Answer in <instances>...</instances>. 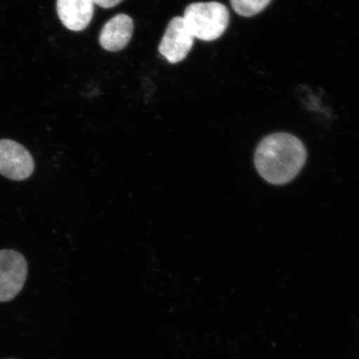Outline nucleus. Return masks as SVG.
Segmentation results:
<instances>
[{"mask_svg":"<svg viewBox=\"0 0 359 359\" xmlns=\"http://www.w3.org/2000/svg\"><path fill=\"white\" fill-rule=\"evenodd\" d=\"M271 0H231L233 10L243 17H252L258 15L266 8Z\"/></svg>","mask_w":359,"mask_h":359,"instance_id":"obj_8","label":"nucleus"},{"mask_svg":"<svg viewBox=\"0 0 359 359\" xmlns=\"http://www.w3.org/2000/svg\"><path fill=\"white\" fill-rule=\"evenodd\" d=\"M184 22L195 39L213 41L222 37L230 22L228 8L219 2H198L186 8Z\"/></svg>","mask_w":359,"mask_h":359,"instance_id":"obj_2","label":"nucleus"},{"mask_svg":"<svg viewBox=\"0 0 359 359\" xmlns=\"http://www.w3.org/2000/svg\"><path fill=\"white\" fill-rule=\"evenodd\" d=\"M133 30L132 18L125 13H118L103 26L100 38L101 46L109 52L122 50L131 40Z\"/></svg>","mask_w":359,"mask_h":359,"instance_id":"obj_6","label":"nucleus"},{"mask_svg":"<svg viewBox=\"0 0 359 359\" xmlns=\"http://www.w3.org/2000/svg\"><path fill=\"white\" fill-rule=\"evenodd\" d=\"M123 0H93L94 4L103 8H110L118 6Z\"/></svg>","mask_w":359,"mask_h":359,"instance_id":"obj_9","label":"nucleus"},{"mask_svg":"<svg viewBox=\"0 0 359 359\" xmlns=\"http://www.w3.org/2000/svg\"><path fill=\"white\" fill-rule=\"evenodd\" d=\"M94 6L93 0H57V15L67 29L78 32L89 25Z\"/></svg>","mask_w":359,"mask_h":359,"instance_id":"obj_7","label":"nucleus"},{"mask_svg":"<svg viewBox=\"0 0 359 359\" xmlns=\"http://www.w3.org/2000/svg\"><path fill=\"white\" fill-rule=\"evenodd\" d=\"M304 143L290 133H276L262 139L255 150V165L266 182L280 186L297 177L306 163Z\"/></svg>","mask_w":359,"mask_h":359,"instance_id":"obj_1","label":"nucleus"},{"mask_svg":"<svg viewBox=\"0 0 359 359\" xmlns=\"http://www.w3.org/2000/svg\"><path fill=\"white\" fill-rule=\"evenodd\" d=\"M28 275L22 255L13 250H0V302H11L22 290Z\"/></svg>","mask_w":359,"mask_h":359,"instance_id":"obj_3","label":"nucleus"},{"mask_svg":"<svg viewBox=\"0 0 359 359\" xmlns=\"http://www.w3.org/2000/svg\"><path fill=\"white\" fill-rule=\"evenodd\" d=\"M34 170L33 157L24 146L10 139L0 140V174L13 181H22Z\"/></svg>","mask_w":359,"mask_h":359,"instance_id":"obj_4","label":"nucleus"},{"mask_svg":"<svg viewBox=\"0 0 359 359\" xmlns=\"http://www.w3.org/2000/svg\"><path fill=\"white\" fill-rule=\"evenodd\" d=\"M195 38L187 29L183 17H175L170 21L159 44V52L170 64L185 60L194 44Z\"/></svg>","mask_w":359,"mask_h":359,"instance_id":"obj_5","label":"nucleus"}]
</instances>
